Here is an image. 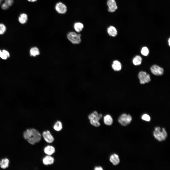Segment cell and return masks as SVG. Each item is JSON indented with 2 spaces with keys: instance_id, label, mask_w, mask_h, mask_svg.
<instances>
[{
  "instance_id": "obj_1",
  "label": "cell",
  "mask_w": 170,
  "mask_h": 170,
  "mask_svg": "<svg viewBox=\"0 0 170 170\" xmlns=\"http://www.w3.org/2000/svg\"><path fill=\"white\" fill-rule=\"evenodd\" d=\"M24 138L30 144L34 145L40 141L41 135L40 133L34 128L27 129L23 133Z\"/></svg>"
},
{
  "instance_id": "obj_2",
  "label": "cell",
  "mask_w": 170,
  "mask_h": 170,
  "mask_svg": "<svg viewBox=\"0 0 170 170\" xmlns=\"http://www.w3.org/2000/svg\"><path fill=\"white\" fill-rule=\"evenodd\" d=\"M153 135L155 138L159 141L165 140L167 137V133L165 129L162 128L161 130V128L157 127L155 128L153 132Z\"/></svg>"
},
{
  "instance_id": "obj_3",
  "label": "cell",
  "mask_w": 170,
  "mask_h": 170,
  "mask_svg": "<svg viewBox=\"0 0 170 170\" xmlns=\"http://www.w3.org/2000/svg\"><path fill=\"white\" fill-rule=\"evenodd\" d=\"M67 36L68 39L73 44H79L81 42V35L80 34L71 32L68 33Z\"/></svg>"
},
{
  "instance_id": "obj_4",
  "label": "cell",
  "mask_w": 170,
  "mask_h": 170,
  "mask_svg": "<svg viewBox=\"0 0 170 170\" xmlns=\"http://www.w3.org/2000/svg\"><path fill=\"white\" fill-rule=\"evenodd\" d=\"M132 120V117L129 115L123 114L119 117L118 121L121 125L126 126L129 124Z\"/></svg>"
},
{
  "instance_id": "obj_5",
  "label": "cell",
  "mask_w": 170,
  "mask_h": 170,
  "mask_svg": "<svg viewBox=\"0 0 170 170\" xmlns=\"http://www.w3.org/2000/svg\"><path fill=\"white\" fill-rule=\"evenodd\" d=\"M138 77L140 84H144L148 83L151 81L150 75L145 72L141 71L138 74Z\"/></svg>"
},
{
  "instance_id": "obj_6",
  "label": "cell",
  "mask_w": 170,
  "mask_h": 170,
  "mask_svg": "<svg viewBox=\"0 0 170 170\" xmlns=\"http://www.w3.org/2000/svg\"><path fill=\"white\" fill-rule=\"evenodd\" d=\"M55 9L58 13L61 14L65 13L67 10L66 6L61 2H58L56 4L55 6Z\"/></svg>"
},
{
  "instance_id": "obj_7",
  "label": "cell",
  "mask_w": 170,
  "mask_h": 170,
  "mask_svg": "<svg viewBox=\"0 0 170 170\" xmlns=\"http://www.w3.org/2000/svg\"><path fill=\"white\" fill-rule=\"evenodd\" d=\"M152 73L155 75L161 76L162 75L164 72L163 69L156 65H153L150 68Z\"/></svg>"
},
{
  "instance_id": "obj_8",
  "label": "cell",
  "mask_w": 170,
  "mask_h": 170,
  "mask_svg": "<svg viewBox=\"0 0 170 170\" xmlns=\"http://www.w3.org/2000/svg\"><path fill=\"white\" fill-rule=\"evenodd\" d=\"M108 7V11L113 13L117 9V6L115 0H107L106 3Z\"/></svg>"
},
{
  "instance_id": "obj_9",
  "label": "cell",
  "mask_w": 170,
  "mask_h": 170,
  "mask_svg": "<svg viewBox=\"0 0 170 170\" xmlns=\"http://www.w3.org/2000/svg\"><path fill=\"white\" fill-rule=\"evenodd\" d=\"M42 136L44 140L47 143H51L54 140V137L49 131H44L42 133Z\"/></svg>"
},
{
  "instance_id": "obj_10",
  "label": "cell",
  "mask_w": 170,
  "mask_h": 170,
  "mask_svg": "<svg viewBox=\"0 0 170 170\" xmlns=\"http://www.w3.org/2000/svg\"><path fill=\"white\" fill-rule=\"evenodd\" d=\"M54 161V158L49 155L45 156L42 159V162L45 165H51L53 163Z\"/></svg>"
},
{
  "instance_id": "obj_11",
  "label": "cell",
  "mask_w": 170,
  "mask_h": 170,
  "mask_svg": "<svg viewBox=\"0 0 170 170\" xmlns=\"http://www.w3.org/2000/svg\"><path fill=\"white\" fill-rule=\"evenodd\" d=\"M102 117V114H98L96 111H94L88 116V118L90 120L94 119L98 121Z\"/></svg>"
},
{
  "instance_id": "obj_12",
  "label": "cell",
  "mask_w": 170,
  "mask_h": 170,
  "mask_svg": "<svg viewBox=\"0 0 170 170\" xmlns=\"http://www.w3.org/2000/svg\"><path fill=\"white\" fill-rule=\"evenodd\" d=\"M107 32L108 34L110 36L115 37L117 34V31L116 28L112 26H110L107 29Z\"/></svg>"
},
{
  "instance_id": "obj_13",
  "label": "cell",
  "mask_w": 170,
  "mask_h": 170,
  "mask_svg": "<svg viewBox=\"0 0 170 170\" xmlns=\"http://www.w3.org/2000/svg\"><path fill=\"white\" fill-rule=\"evenodd\" d=\"M44 151L46 154L48 155H50L55 152V149L53 146L49 145L45 147Z\"/></svg>"
},
{
  "instance_id": "obj_14",
  "label": "cell",
  "mask_w": 170,
  "mask_h": 170,
  "mask_svg": "<svg viewBox=\"0 0 170 170\" xmlns=\"http://www.w3.org/2000/svg\"><path fill=\"white\" fill-rule=\"evenodd\" d=\"M110 161L114 165H117L120 162L118 156L115 154L111 155L110 158Z\"/></svg>"
},
{
  "instance_id": "obj_15",
  "label": "cell",
  "mask_w": 170,
  "mask_h": 170,
  "mask_svg": "<svg viewBox=\"0 0 170 170\" xmlns=\"http://www.w3.org/2000/svg\"><path fill=\"white\" fill-rule=\"evenodd\" d=\"M9 161L7 158H5L0 161V166L2 169H5L9 166Z\"/></svg>"
},
{
  "instance_id": "obj_16",
  "label": "cell",
  "mask_w": 170,
  "mask_h": 170,
  "mask_svg": "<svg viewBox=\"0 0 170 170\" xmlns=\"http://www.w3.org/2000/svg\"><path fill=\"white\" fill-rule=\"evenodd\" d=\"M113 69L115 71H119L121 68L122 65L121 63L117 60L114 61L112 65Z\"/></svg>"
},
{
  "instance_id": "obj_17",
  "label": "cell",
  "mask_w": 170,
  "mask_h": 170,
  "mask_svg": "<svg viewBox=\"0 0 170 170\" xmlns=\"http://www.w3.org/2000/svg\"><path fill=\"white\" fill-rule=\"evenodd\" d=\"M73 26L74 30L76 32H80L82 30L84 26L82 23L77 22L74 23Z\"/></svg>"
},
{
  "instance_id": "obj_18",
  "label": "cell",
  "mask_w": 170,
  "mask_h": 170,
  "mask_svg": "<svg viewBox=\"0 0 170 170\" xmlns=\"http://www.w3.org/2000/svg\"><path fill=\"white\" fill-rule=\"evenodd\" d=\"M28 19L27 15L25 13L21 14L18 17V20L21 23L24 24L26 23Z\"/></svg>"
},
{
  "instance_id": "obj_19",
  "label": "cell",
  "mask_w": 170,
  "mask_h": 170,
  "mask_svg": "<svg viewBox=\"0 0 170 170\" xmlns=\"http://www.w3.org/2000/svg\"><path fill=\"white\" fill-rule=\"evenodd\" d=\"M104 121L105 124L107 125H112L113 122V119L111 116L110 115H106L104 117Z\"/></svg>"
},
{
  "instance_id": "obj_20",
  "label": "cell",
  "mask_w": 170,
  "mask_h": 170,
  "mask_svg": "<svg viewBox=\"0 0 170 170\" xmlns=\"http://www.w3.org/2000/svg\"><path fill=\"white\" fill-rule=\"evenodd\" d=\"M53 128L56 131H60L63 128L62 122L60 121H57L54 124Z\"/></svg>"
},
{
  "instance_id": "obj_21",
  "label": "cell",
  "mask_w": 170,
  "mask_h": 170,
  "mask_svg": "<svg viewBox=\"0 0 170 170\" xmlns=\"http://www.w3.org/2000/svg\"><path fill=\"white\" fill-rule=\"evenodd\" d=\"M30 55L32 56H35L39 54V51L38 49L36 47L32 48L30 50Z\"/></svg>"
},
{
  "instance_id": "obj_22",
  "label": "cell",
  "mask_w": 170,
  "mask_h": 170,
  "mask_svg": "<svg viewBox=\"0 0 170 170\" xmlns=\"http://www.w3.org/2000/svg\"><path fill=\"white\" fill-rule=\"evenodd\" d=\"M142 58L139 55H137L135 56L133 60V64L136 65H140L142 62Z\"/></svg>"
},
{
  "instance_id": "obj_23",
  "label": "cell",
  "mask_w": 170,
  "mask_h": 170,
  "mask_svg": "<svg viewBox=\"0 0 170 170\" xmlns=\"http://www.w3.org/2000/svg\"><path fill=\"white\" fill-rule=\"evenodd\" d=\"M9 56V54L7 51L4 50L2 51L0 50V57L2 59L6 60Z\"/></svg>"
},
{
  "instance_id": "obj_24",
  "label": "cell",
  "mask_w": 170,
  "mask_h": 170,
  "mask_svg": "<svg viewBox=\"0 0 170 170\" xmlns=\"http://www.w3.org/2000/svg\"><path fill=\"white\" fill-rule=\"evenodd\" d=\"M149 50L148 48L146 47H143L141 50V54L144 56H147L149 53Z\"/></svg>"
},
{
  "instance_id": "obj_25",
  "label": "cell",
  "mask_w": 170,
  "mask_h": 170,
  "mask_svg": "<svg viewBox=\"0 0 170 170\" xmlns=\"http://www.w3.org/2000/svg\"><path fill=\"white\" fill-rule=\"evenodd\" d=\"M90 122L92 125L96 127H98L100 125L98 121L94 119L90 120Z\"/></svg>"
},
{
  "instance_id": "obj_26",
  "label": "cell",
  "mask_w": 170,
  "mask_h": 170,
  "mask_svg": "<svg viewBox=\"0 0 170 170\" xmlns=\"http://www.w3.org/2000/svg\"><path fill=\"white\" fill-rule=\"evenodd\" d=\"M6 28L5 26L2 23L0 24V34H3L5 31Z\"/></svg>"
},
{
  "instance_id": "obj_27",
  "label": "cell",
  "mask_w": 170,
  "mask_h": 170,
  "mask_svg": "<svg viewBox=\"0 0 170 170\" xmlns=\"http://www.w3.org/2000/svg\"><path fill=\"white\" fill-rule=\"evenodd\" d=\"M141 118L143 120L147 121H149L150 119L149 116L146 114L143 115L142 116Z\"/></svg>"
},
{
  "instance_id": "obj_28",
  "label": "cell",
  "mask_w": 170,
  "mask_h": 170,
  "mask_svg": "<svg viewBox=\"0 0 170 170\" xmlns=\"http://www.w3.org/2000/svg\"><path fill=\"white\" fill-rule=\"evenodd\" d=\"M9 6L6 3L4 2L2 5L1 8L3 10H6L8 9Z\"/></svg>"
},
{
  "instance_id": "obj_29",
  "label": "cell",
  "mask_w": 170,
  "mask_h": 170,
  "mask_svg": "<svg viewBox=\"0 0 170 170\" xmlns=\"http://www.w3.org/2000/svg\"><path fill=\"white\" fill-rule=\"evenodd\" d=\"M4 2L10 6L13 4V0H5L4 1Z\"/></svg>"
},
{
  "instance_id": "obj_30",
  "label": "cell",
  "mask_w": 170,
  "mask_h": 170,
  "mask_svg": "<svg viewBox=\"0 0 170 170\" xmlns=\"http://www.w3.org/2000/svg\"><path fill=\"white\" fill-rule=\"evenodd\" d=\"M94 170H102L103 169L101 167L99 166L95 167L94 168Z\"/></svg>"
},
{
  "instance_id": "obj_31",
  "label": "cell",
  "mask_w": 170,
  "mask_h": 170,
  "mask_svg": "<svg viewBox=\"0 0 170 170\" xmlns=\"http://www.w3.org/2000/svg\"><path fill=\"white\" fill-rule=\"evenodd\" d=\"M28 1L31 2H36L37 0H27Z\"/></svg>"
},
{
  "instance_id": "obj_32",
  "label": "cell",
  "mask_w": 170,
  "mask_h": 170,
  "mask_svg": "<svg viewBox=\"0 0 170 170\" xmlns=\"http://www.w3.org/2000/svg\"><path fill=\"white\" fill-rule=\"evenodd\" d=\"M168 43H169L168 44H169V46H170V38H169L168 39Z\"/></svg>"
},
{
  "instance_id": "obj_33",
  "label": "cell",
  "mask_w": 170,
  "mask_h": 170,
  "mask_svg": "<svg viewBox=\"0 0 170 170\" xmlns=\"http://www.w3.org/2000/svg\"><path fill=\"white\" fill-rule=\"evenodd\" d=\"M4 0H0V5L1 4L2 1Z\"/></svg>"
},
{
  "instance_id": "obj_34",
  "label": "cell",
  "mask_w": 170,
  "mask_h": 170,
  "mask_svg": "<svg viewBox=\"0 0 170 170\" xmlns=\"http://www.w3.org/2000/svg\"><path fill=\"white\" fill-rule=\"evenodd\" d=\"M5 0H4V1H5Z\"/></svg>"
}]
</instances>
